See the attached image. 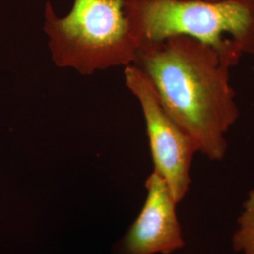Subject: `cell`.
I'll list each match as a JSON object with an SVG mask.
<instances>
[{
  "mask_svg": "<svg viewBox=\"0 0 254 254\" xmlns=\"http://www.w3.org/2000/svg\"><path fill=\"white\" fill-rule=\"evenodd\" d=\"M135 65L151 82L164 109L190 136L199 153L220 161L239 118L230 69L212 47L186 36L137 50Z\"/></svg>",
  "mask_w": 254,
  "mask_h": 254,
  "instance_id": "obj_1",
  "label": "cell"
},
{
  "mask_svg": "<svg viewBox=\"0 0 254 254\" xmlns=\"http://www.w3.org/2000/svg\"><path fill=\"white\" fill-rule=\"evenodd\" d=\"M233 249L241 254H254V189L251 190L237 219L232 237Z\"/></svg>",
  "mask_w": 254,
  "mask_h": 254,
  "instance_id": "obj_6",
  "label": "cell"
},
{
  "mask_svg": "<svg viewBox=\"0 0 254 254\" xmlns=\"http://www.w3.org/2000/svg\"><path fill=\"white\" fill-rule=\"evenodd\" d=\"M126 0H73L64 16L47 1L44 31L55 65L83 75L135 64L137 46Z\"/></svg>",
  "mask_w": 254,
  "mask_h": 254,
  "instance_id": "obj_3",
  "label": "cell"
},
{
  "mask_svg": "<svg viewBox=\"0 0 254 254\" xmlns=\"http://www.w3.org/2000/svg\"><path fill=\"white\" fill-rule=\"evenodd\" d=\"M201 1H215V2H217V1H225V0H201Z\"/></svg>",
  "mask_w": 254,
  "mask_h": 254,
  "instance_id": "obj_7",
  "label": "cell"
},
{
  "mask_svg": "<svg viewBox=\"0 0 254 254\" xmlns=\"http://www.w3.org/2000/svg\"><path fill=\"white\" fill-rule=\"evenodd\" d=\"M125 82L143 114L154 172L179 203L190 190L191 164L198 147L164 109L151 82L135 64L125 67Z\"/></svg>",
  "mask_w": 254,
  "mask_h": 254,
  "instance_id": "obj_4",
  "label": "cell"
},
{
  "mask_svg": "<svg viewBox=\"0 0 254 254\" xmlns=\"http://www.w3.org/2000/svg\"><path fill=\"white\" fill-rule=\"evenodd\" d=\"M144 205L124 239L126 254H171L185 246L175 206L163 179L153 172L146 180Z\"/></svg>",
  "mask_w": 254,
  "mask_h": 254,
  "instance_id": "obj_5",
  "label": "cell"
},
{
  "mask_svg": "<svg viewBox=\"0 0 254 254\" xmlns=\"http://www.w3.org/2000/svg\"><path fill=\"white\" fill-rule=\"evenodd\" d=\"M137 50L176 36L212 46L232 68L254 56V0H126Z\"/></svg>",
  "mask_w": 254,
  "mask_h": 254,
  "instance_id": "obj_2",
  "label": "cell"
}]
</instances>
